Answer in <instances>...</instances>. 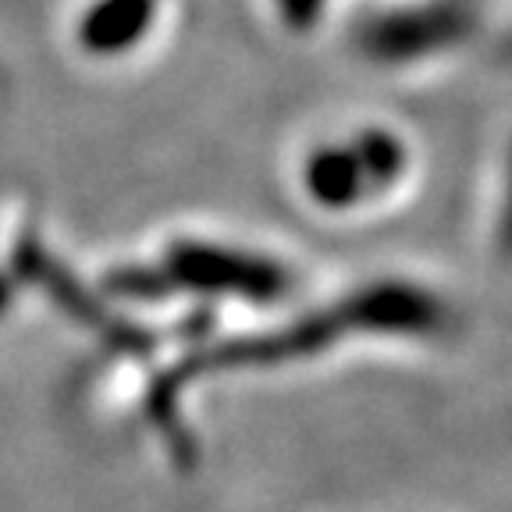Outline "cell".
Returning <instances> with one entry per match:
<instances>
[{
    "label": "cell",
    "mask_w": 512,
    "mask_h": 512,
    "mask_svg": "<svg viewBox=\"0 0 512 512\" xmlns=\"http://www.w3.org/2000/svg\"><path fill=\"white\" fill-rule=\"evenodd\" d=\"M402 175V146L384 132H367L342 146L317 150L306 160V192L313 203L331 210H349L370 203Z\"/></svg>",
    "instance_id": "cell-1"
},
{
    "label": "cell",
    "mask_w": 512,
    "mask_h": 512,
    "mask_svg": "<svg viewBox=\"0 0 512 512\" xmlns=\"http://www.w3.org/2000/svg\"><path fill=\"white\" fill-rule=\"evenodd\" d=\"M502 246L512 256V185H509V200H505V214H502Z\"/></svg>",
    "instance_id": "cell-5"
},
{
    "label": "cell",
    "mask_w": 512,
    "mask_h": 512,
    "mask_svg": "<svg viewBox=\"0 0 512 512\" xmlns=\"http://www.w3.org/2000/svg\"><path fill=\"white\" fill-rule=\"evenodd\" d=\"M466 36V18L459 8H416L395 11L388 18H377L363 29V50L377 61H409L416 54H431L448 43H459Z\"/></svg>",
    "instance_id": "cell-3"
},
{
    "label": "cell",
    "mask_w": 512,
    "mask_h": 512,
    "mask_svg": "<svg viewBox=\"0 0 512 512\" xmlns=\"http://www.w3.org/2000/svg\"><path fill=\"white\" fill-rule=\"evenodd\" d=\"M168 274H175V281L189 288L246 299L278 296L281 281H285V274L267 260H253L249 253H235V249L203 246V242L178 246L168 260Z\"/></svg>",
    "instance_id": "cell-2"
},
{
    "label": "cell",
    "mask_w": 512,
    "mask_h": 512,
    "mask_svg": "<svg viewBox=\"0 0 512 512\" xmlns=\"http://www.w3.org/2000/svg\"><path fill=\"white\" fill-rule=\"evenodd\" d=\"M157 0H96L82 15L79 40L93 54H118L146 36Z\"/></svg>",
    "instance_id": "cell-4"
}]
</instances>
